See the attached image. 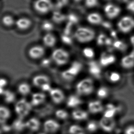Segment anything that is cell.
<instances>
[{"instance_id": "1", "label": "cell", "mask_w": 134, "mask_h": 134, "mask_svg": "<svg viewBox=\"0 0 134 134\" xmlns=\"http://www.w3.org/2000/svg\"><path fill=\"white\" fill-rule=\"evenodd\" d=\"M96 33L93 29L89 27H81L75 31L74 36L80 43H87L92 41L95 38Z\"/></svg>"}, {"instance_id": "2", "label": "cell", "mask_w": 134, "mask_h": 134, "mask_svg": "<svg viewBox=\"0 0 134 134\" xmlns=\"http://www.w3.org/2000/svg\"><path fill=\"white\" fill-rule=\"evenodd\" d=\"M76 89L77 93L81 96H88L94 91V82L91 78H84L76 84Z\"/></svg>"}, {"instance_id": "3", "label": "cell", "mask_w": 134, "mask_h": 134, "mask_svg": "<svg viewBox=\"0 0 134 134\" xmlns=\"http://www.w3.org/2000/svg\"><path fill=\"white\" fill-rule=\"evenodd\" d=\"M118 31L123 34L131 33L134 29V18L130 16H124L117 23Z\"/></svg>"}, {"instance_id": "4", "label": "cell", "mask_w": 134, "mask_h": 134, "mask_svg": "<svg viewBox=\"0 0 134 134\" xmlns=\"http://www.w3.org/2000/svg\"><path fill=\"white\" fill-rule=\"evenodd\" d=\"M52 58L56 65L59 66L65 65L70 59V54L67 51L61 48L55 49L52 54Z\"/></svg>"}, {"instance_id": "5", "label": "cell", "mask_w": 134, "mask_h": 134, "mask_svg": "<svg viewBox=\"0 0 134 134\" xmlns=\"http://www.w3.org/2000/svg\"><path fill=\"white\" fill-rule=\"evenodd\" d=\"M82 65L81 62H73L70 67L62 72V76L66 80H72L78 75L82 70Z\"/></svg>"}, {"instance_id": "6", "label": "cell", "mask_w": 134, "mask_h": 134, "mask_svg": "<svg viewBox=\"0 0 134 134\" xmlns=\"http://www.w3.org/2000/svg\"><path fill=\"white\" fill-rule=\"evenodd\" d=\"M34 7L38 13L45 14L52 10L54 4L51 0H36Z\"/></svg>"}, {"instance_id": "7", "label": "cell", "mask_w": 134, "mask_h": 134, "mask_svg": "<svg viewBox=\"0 0 134 134\" xmlns=\"http://www.w3.org/2000/svg\"><path fill=\"white\" fill-rule=\"evenodd\" d=\"M32 105L25 99L19 100L15 106V110L16 114L21 117H24L29 114L32 109Z\"/></svg>"}, {"instance_id": "8", "label": "cell", "mask_w": 134, "mask_h": 134, "mask_svg": "<svg viewBox=\"0 0 134 134\" xmlns=\"http://www.w3.org/2000/svg\"><path fill=\"white\" fill-rule=\"evenodd\" d=\"M103 12L107 18L113 20L117 18L121 13V9L116 4L109 3L104 5Z\"/></svg>"}, {"instance_id": "9", "label": "cell", "mask_w": 134, "mask_h": 134, "mask_svg": "<svg viewBox=\"0 0 134 134\" xmlns=\"http://www.w3.org/2000/svg\"><path fill=\"white\" fill-rule=\"evenodd\" d=\"M122 68L130 70L134 68V49L122 57L120 62Z\"/></svg>"}, {"instance_id": "10", "label": "cell", "mask_w": 134, "mask_h": 134, "mask_svg": "<svg viewBox=\"0 0 134 134\" xmlns=\"http://www.w3.org/2000/svg\"><path fill=\"white\" fill-rule=\"evenodd\" d=\"M116 61V57L114 54L110 51H106L101 54L99 64L103 67H108L115 63Z\"/></svg>"}, {"instance_id": "11", "label": "cell", "mask_w": 134, "mask_h": 134, "mask_svg": "<svg viewBox=\"0 0 134 134\" xmlns=\"http://www.w3.org/2000/svg\"><path fill=\"white\" fill-rule=\"evenodd\" d=\"M100 128L107 133L112 132L116 126V122L114 118H107L103 117L99 122Z\"/></svg>"}, {"instance_id": "12", "label": "cell", "mask_w": 134, "mask_h": 134, "mask_svg": "<svg viewBox=\"0 0 134 134\" xmlns=\"http://www.w3.org/2000/svg\"><path fill=\"white\" fill-rule=\"evenodd\" d=\"M51 99L55 104L62 103L65 98V95L63 92L57 88H54L51 89L49 92Z\"/></svg>"}, {"instance_id": "13", "label": "cell", "mask_w": 134, "mask_h": 134, "mask_svg": "<svg viewBox=\"0 0 134 134\" xmlns=\"http://www.w3.org/2000/svg\"><path fill=\"white\" fill-rule=\"evenodd\" d=\"M45 49L40 45H36L31 47L29 51V55L33 59H38L42 58L45 54Z\"/></svg>"}, {"instance_id": "14", "label": "cell", "mask_w": 134, "mask_h": 134, "mask_svg": "<svg viewBox=\"0 0 134 134\" xmlns=\"http://www.w3.org/2000/svg\"><path fill=\"white\" fill-rule=\"evenodd\" d=\"M105 76L108 82L113 84L118 83L122 79L121 73L116 70L108 71L105 73Z\"/></svg>"}, {"instance_id": "15", "label": "cell", "mask_w": 134, "mask_h": 134, "mask_svg": "<svg viewBox=\"0 0 134 134\" xmlns=\"http://www.w3.org/2000/svg\"><path fill=\"white\" fill-rule=\"evenodd\" d=\"M88 109L91 113L97 114L103 111L104 107L100 100H94L89 102Z\"/></svg>"}, {"instance_id": "16", "label": "cell", "mask_w": 134, "mask_h": 134, "mask_svg": "<svg viewBox=\"0 0 134 134\" xmlns=\"http://www.w3.org/2000/svg\"><path fill=\"white\" fill-rule=\"evenodd\" d=\"M34 85L36 87H40L45 84L50 83L51 80L48 76L44 75H38L34 77L32 80Z\"/></svg>"}, {"instance_id": "17", "label": "cell", "mask_w": 134, "mask_h": 134, "mask_svg": "<svg viewBox=\"0 0 134 134\" xmlns=\"http://www.w3.org/2000/svg\"><path fill=\"white\" fill-rule=\"evenodd\" d=\"M118 112V109L112 103H108L104 107L103 117L107 118H114Z\"/></svg>"}, {"instance_id": "18", "label": "cell", "mask_w": 134, "mask_h": 134, "mask_svg": "<svg viewBox=\"0 0 134 134\" xmlns=\"http://www.w3.org/2000/svg\"><path fill=\"white\" fill-rule=\"evenodd\" d=\"M60 127V124L54 120H47L44 124V129L48 133L55 132L58 131Z\"/></svg>"}, {"instance_id": "19", "label": "cell", "mask_w": 134, "mask_h": 134, "mask_svg": "<svg viewBox=\"0 0 134 134\" xmlns=\"http://www.w3.org/2000/svg\"><path fill=\"white\" fill-rule=\"evenodd\" d=\"M87 20L89 24L94 25H101L103 19L101 15L98 13H91L87 15Z\"/></svg>"}, {"instance_id": "20", "label": "cell", "mask_w": 134, "mask_h": 134, "mask_svg": "<svg viewBox=\"0 0 134 134\" xmlns=\"http://www.w3.org/2000/svg\"><path fill=\"white\" fill-rule=\"evenodd\" d=\"M101 66L95 61L90 62L88 64V71L91 74L95 77H99L102 73Z\"/></svg>"}, {"instance_id": "21", "label": "cell", "mask_w": 134, "mask_h": 134, "mask_svg": "<svg viewBox=\"0 0 134 134\" xmlns=\"http://www.w3.org/2000/svg\"><path fill=\"white\" fill-rule=\"evenodd\" d=\"M46 99V95L42 92H35L32 94L31 103L32 106H36L43 103Z\"/></svg>"}, {"instance_id": "22", "label": "cell", "mask_w": 134, "mask_h": 134, "mask_svg": "<svg viewBox=\"0 0 134 134\" xmlns=\"http://www.w3.org/2000/svg\"><path fill=\"white\" fill-rule=\"evenodd\" d=\"M15 24L18 29L24 30L30 27L32 25V21L29 18H22L16 20Z\"/></svg>"}, {"instance_id": "23", "label": "cell", "mask_w": 134, "mask_h": 134, "mask_svg": "<svg viewBox=\"0 0 134 134\" xmlns=\"http://www.w3.org/2000/svg\"><path fill=\"white\" fill-rule=\"evenodd\" d=\"M128 44L123 40L115 39L113 40L112 47L113 49L120 52H124L128 49Z\"/></svg>"}, {"instance_id": "24", "label": "cell", "mask_w": 134, "mask_h": 134, "mask_svg": "<svg viewBox=\"0 0 134 134\" xmlns=\"http://www.w3.org/2000/svg\"><path fill=\"white\" fill-rule=\"evenodd\" d=\"M44 44L48 47H53L55 45L56 38L54 35L51 33H47L43 38Z\"/></svg>"}, {"instance_id": "25", "label": "cell", "mask_w": 134, "mask_h": 134, "mask_svg": "<svg viewBox=\"0 0 134 134\" xmlns=\"http://www.w3.org/2000/svg\"><path fill=\"white\" fill-rule=\"evenodd\" d=\"M113 40L104 34H101L98 36L97 39V43L99 46H112Z\"/></svg>"}, {"instance_id": "26", "label": "cell", "mask_w": 134, "mask_h": 134, "mask_svg": "<svg viewBox=\"0 0 134 134\" xmlns=\"http://www.w3.org/2000/svg\"><path fill=\"white\" fill-rule=\"evenodd\" d=\"M82 103V101L78 96L71 95L69 97L67 100V106L69 108H75Z\"/></svg>"}, {"instance_id": "27", "label": "cell", "mask_w": 134, "mask_h": 134, "mask_svg": "<svg viewBox=\"0 0 134 134\" xmlns=\"http://www.w3.org/2000/svg\"><path fill=\"white\" fill-rule=\"evenodd\" d=\"M25 124L26 127L33 131H38L40 127V122L36 118H31L27 120Z\"/></svg>"}, {"instance_id": "28", "label": "cell", "mask_w": 134, "mask_h": 134, "mask_svg": "<svg viewBox=\"0 0 134 134\" xmlns=\"http://www.w3.org/2000/svg\"><path fill=\"white\" fill-rule=\"evenodd\" d=\"M11 112L7 108L1 106L0 107V121L1 123L4 124L5 121L10 118Z\"/></svg>"}, {"instance_id": "29", "label": "cell", "mask_w": 134, "mask_h": 134, "mask_svg": "<svg viewBox=\"0 0 134 134\" xmlns=\"http://www.w3.org/2000/svg\"><path fill=\"white\" fill-rule=\"evenodd\" d=\"M52 18L54 23L61 24L67 19V16L60 11H55L53 13Z\"/></svg>"}, {"instance_id": "30", "label": "cell", "mask_w": 134, "mask_h": 134, "mask_svg": "<svg viewBox=\"0 0 134 134\" xmlns=\"http://www.w3.org/2000/svg\"><path fill=\"white\" fill-rule=\"evenodd\" d=\"M73 118L77 120H86L87 118L88 114L87 112L82 110L77 109L73 111L72 113Z\"/></svg>"}, {"instance_id": "31", "label": "cell", "mask_w": 134, "mask_h": 134, "mask_svg": "<svg viewBox=\"0 0 134 134\" xmlns=\"http://www.w3.org/2000/svg\"><path fill=\"white\" fill-rule=\"evenodd\" d=\"M18 92L23 96H26L31 92V87L29 84L23 82L20 84L18 87Z\"/></svg>"}, {"instance_id": "32", "label": "cell", "mask_w": 134, "mask_h": 134, "mask_svg": "<svg viewBox=\"0 0 134 134\" xmlns=\"http://www.w3.org/2000/svg\"><path fill=\"white\" fill-rule=\"evenodd\" d=\"M109 93L110 92L109 88L105 86H102L100 87L97 91V95L98 98L101 99H103L108 98Z\"/></svg>"}, {"instance_id": "33", "label": "cell", "mask_w": 134, "mask_h": 134, "mask_svg": "<svg viewBox=\"0 0 134 134\" xmlns=\"http://www.w3.org/2000/svg\"><path fill=\"white\" fill-rule=\"evenodd\" d=\"M2 95H3L4 100L7 103H12L14 101L16 98V96L14 93L8 90H5Z\"/></svg>"}, {"instance_id": "34", "label": "cell", "mask_w": 134, "mask_h": 134, "mask_svg": "<svg viewBox=\"0 0 134 134\" xmlns=\"http://www.w3.org/2000/svg\"><path fill=\"white\" fill-rule=\"evenodd\" d=\"M2 24L7 27L12 26L15 23L14 19L10 15H5L2 18Z\"/></svg>"}, {"instance_id": "35", "label": "cell", "mask_w": 134, "mask_h": 134, "mask_svg": "<svg viewBox=\"0 0 134 134\" xmlns=\"http://www.w3.org/2000/svg\"><path fill=\"white\" fill-rule=\"evenodd\" d=\"M84 56L87 59H92L94 57L95 53L93 49L90 47H86L82 51Z\"/></svg>"}, {"instance_id": "36", "label": "cell", "mask_w": 134, "mask_h": 134, "mask_svg": "<svg viewBox=\"0 0 134 134\" xmlns=\"http://www.w3.org/2000/svg\"><path fill=\"white\" fill-rule=\"evenodd\" d=\"M69 133L71 134H85L83 130L78 125H72L69 128Z\"/></svg>"}, {"instance_id": "37", "label": "cell", "mask_w": 134, "mask_h": 134, "mask_svg": "<svg viewBox=\"0 0 134 134\" xmlns=\"http://www.w3.org/2000/svg\"><path fill=\"white\" fill-rule=\"evenodd\" d=\"M13 126L15 130L18 131H22L25 127H26L25 123L20 120H15L13 123Z\"/></svg>"}, {"instance_id": "38", "label": "cell", "mask_w": 134, "mask_h": 134, "mask_svg": "<svg viewBox=\"0 0 134 134\" xmlns=\"http://www.w3.org/2000/svg\"><path fill=\"white\" fill-rule=\"evenodd\" d=\"M99 126V124L98 125L96 122L91 121L87 124V129L90 132H94L98 130Z\"/></svg>"}, {"instance_id": "39", "label": "cell", "mask_w": 134, "mask_h": 134, "mask_svg": "<svg viewBox=\"0 0 134 134\" xmlns=\"http://www.w3.org/2000/svg\"><path fill=\"white\" fill-rule=\"evenodd\" d=\"M42 29L48 32L52 31L54 28L53 24L49 21H44L42 25Z\"/></svg>"}, {"instance_id": "40", "label": "cell", "mask_w": 134, "mask_h": 134, "mask_svg": "<svg viewBox=\"0 0 134 134\" xmlns=\"http://www.w3.org/2000/svg\"><path fill=\"white\" fill-rule=\"evenodd\" d=\"M55 115L57 118L64 120L66 119L68 116V114L66 111L64 109H58L55 112Z\"/></svg>"}, {"instance_id": "41", "label": "cell", "mask_w": 134, "mask_h": 134, "mask_svg": "<svg viewBox=\"0 0 134 134\" xmlns=\"http://www.w3.org/2000/svg\"><path fill=\"white\" fill-rule=\"evenodd\" d=\"M67 20H68V22L74 25L75 24L78 23L79 19L76 15L74 14L73 13L69 14L67 16Z\"/></svg>"}, {"instance_id": "42", "label": "cell", "mask_w": 134, "mask_h": 134, "mask_svg": "<svg viewBox=\"0 0 134 134\" xmlns=\"http://www.w3.org/2000/svg\"><path fill=\"white\" fill-rule=\"evenodd\" d=\"M85 4L88 8L96 7L98 4V0H85Z\"/></svg>"}, {"instance_id": "43", "label": "cell", "mask_w": 134, "mask_h": 134, "mask_svg": "<svg viewBox=\"0 0 134 134\" xmlns=\"http://www.w3.org/2000/svg\"><path fill=\"white\" fill-rule=\"evenodd\" d=\"M61 40L64 44L67 45H70L72 43V40L71 38V37L68 35H65V34L62 35L61 36Z\"/></svg>"}, {"instance_id": "44", "label": "cell", "mask_w": 134, "mask_h": 134, "mask_svg": "<svg viewBox=\"0 0 134 134\" xmlns=\"http://www.w3.org/2000/svg\"><path fill=\"white\" fill-rule=\"evenodd\" d=\"M56 1V7L59 9L62 8L66 5L69 0H55Z\"/></svg>"}, {"instance_id": "45", "label": "cell", "mask_w": 134, "mask_h": 134, "mask_svg": "<svg viewBox=\"0 0 134 134\" xmlns=\"http://www.w3.org/2000/svg\"><path fill=\"white\" fill-rule=\"evenodd\" d=\"M124 134H134V125H130L125 127Z\"/></svg>"}, {"instance_id": "46", "label": "cell", "mask_w": 134, "mask_h": 134, "mask_svg": "<svg viewBox=\"0 0 134 134\" xmlns=\"http://www.w3.org/2000/svg\"><path fill=\"white\" fill-rule=\"evenodd\" d=\"M127 9L130 12L134 13V0L129 2L128 3L127 5Z\"/></svg>"}, {"instance_id": "47", "label": "cell", "mask_w": 134, "mask_h": 134, "mask_svg": "<svg viewBox=\"0 0 134 134\" xmlns=\"http://www.w3.org/2000/svg\"><path fill=\"white\" fill-rule=\"evenodd\" d=\"M40 89L45 92H49V91L51 90V89H52V88L51 87V84L47 83L42 86V87H40Z\"/></svg>"}, {"instance_id": "48", "label": "cell", "mask_w": 134, "mask_h": 134, "mask_svg": "<svg viewBox=\"0 0 134 134\" xmlns=\"http://www.w3.org/2000/svg\"><path fill=\"white\" fill-rule=\"evenodd\" d=\"M7 81L5 78H2L0 80V86L1 88H4L7 85Z\"/></svg>"}, {"instance_id": "49", "label": "cell", "mask_w": 134, "mask_h": 134, "mask_svg": "<svg viewBox=\"0 0 134 134\" xmlns=\"http://www.w3.org/2000/svg\"><path fill=\"white\" fill-rule=\"evenodd\" d=\"M101 25H103V27H105V29H110L111 27L110 24H109V23H108V22L103 21Z\"/></svg>"}, {"instance_id": "50", "label": "cell", "mask_w": 134, "mask_h": 134, "mask_svg": "<svg viewBox=\"0 0 134 134\" xmlns=\"http://www.w3.org/2000/svg\"><path fill=\"white\" fill-rule=\"evenodd\" d=\"M130 43L133 49H134V34L130 37Z\"/></svg>"}, {"instance_id": "51", "label": "cell", "mask_w": 134, "mask_h": 134, "mask_svg": "<svg viewBox=\"0 0 134 134\" xmlns=\"http://www.w3.org/2000/svg\"><path fill=\"white\" fill-rule=\"evenodd\" d=\"M42 63L44 66H47L50 64V60L49 59H44L42 61Z\"/></svg>"}, {"instance_id": "52", "label": "cell", "mask_w": 134, "mask_h": 134, "mask_svg": "<svg viewBox=\"0 0 134 134\" xmlns=\"http://www.w3.org/2000/svg\"><path fill=\"white\" fill-rule=\"evenodd\" d=\"M2 129L3 130V131H8L10 130L11 128H10V127H9V126L4 125L2 126Z\"/></svg>"}, {"instance_id": "53", "label": "cell", "mask_w": 134, "mask_h": 134, "mask_svg": "<svg viewBox=\"0 0 134 134\" xmlns=\"http://www.w3.org/2000/svg\"><path fill=\"white\" fill-rule=\"evenodd\" d=\"M73 1L76 2H81L82 0H73Z\"/></svg>"}]
</instances>
